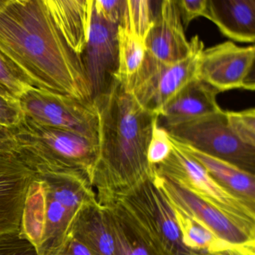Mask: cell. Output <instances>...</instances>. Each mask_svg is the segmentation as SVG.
Wrapping results in <instances>:
<instances>
[{
	"instance_id": "cell-1",
	"label": "cell",
	"mask_w": 255,
	"mask_h": 255,
	"mask_svg": "<svg viewBox=\"0 0 255 255\" xmlns=\"http://www.w3.org/2000/svg\"><path fill=\"white\" fill-rule=\"evenodd\" d=\"M0 58L33 90L94 103L81 56L64 39L45 0H7L0 9Z\"/></svg>"
},
{
	"instance_id": "cell-2",
	"label": "cell",
	"mask_w": 255,
	"mask_h": 255,
	"mask_svg": "<svg viewBox=\"0 0 255 255\" xmlns=\"http://www.w3.org/2000/svg\"><path fill=\"white\" fill-rule=\"evenodd\" d=\"M94 103L99 116V153L92 187L98 202L105 205L154 176L147 150L159 116L141 107L116 78Z\"/></svg>"
},
{
	"instance_id": "cell-3",
	"label": "cell",
	"mask_w": 255,
	"mask_h": 255,
	"mask_svg": "<svg viewBox=\"0 0 255 255\" xmlns=\"http://www.w3.org/2000/svg\"><path fill=\"white\" fill-rule=\"evenodd\" d=\"M95 199L92 184L85 179L35 173L26 193L19 232L38 255H47L65 238L80 207Z\"/></svg>"
},
{
	"instance_id": "cell-4",
	"label": "cell",
	"mask_w": 255,
	"mask_h": 255,
	"mask_svg": "<svg viewBox=\"0 0 255 255\" xmlns=\"http://www.w3.org/2000/svg\"><path fill=\"white\" fill-rule=\"evenodd\" d=\"M20 156L35 173L77 176L89 181L98 161L99 144L77 132L43 125L23 116L8 129Z\"/></svg>"
},
{
	"instance_id": "cell-5",
	"label": "cell",
	"mask_w": 255,
	"mask_h": 255,
	"mask_svg": "<svg viewBox=\"0 0 255 255\" xmlns=\"http://www.w3.org/2000/svg\"><path fill=\"white\" fill-rule=\"evenodd\" d=\"M190 44L189 56L177 63H163L146 53L136 74L121 81L141 107L159 116L168 101L196 78L198 59L204 46L198 35L191 39Z\"/></svg>"
},
{
	"instance_id": "cell-6",
	"label": "cell",
	"mask_w": 255,
	"mask_h": 255,
	"mask_svg": "<svg viewBox=\"0 0 255 255\" xmlns=\"http://www.w3.org/2000/svg\"><path fill=\"white\" fill-rule=\"evenodd\" d=\"M162 128L175 141L255 175V147L232 133L224 110Z\"/></svg>"
},
{
	"instance_id": "cell-7",
	"label": "cell",
	"mask_w": 255,
	"mask_h": 255,
	"mask_svg": "<svg viewBox=\"0 0 255 255\" xmlns=\"http://www.w3.org/2000/svg\"><path fill=\"white\" fill-rule=\"evenodd\" d=\"M171 143V153L155 166L156 171L171 177L255 235V208L223 189L202 165Z\"/></svg>"
},
{
	"instance_id": "cell-8",
	"label": "cell",
	"mask_w": 255,
	"mask_h": 255,
	"mask_svg": "<svg viewBox=\"0 0 255 255\" xmlns=\"http://www.w3.org/2000/svg\"><path fill=\"white\" fill-rule=\"evenodd\" d=\"M153 177L118 200L135 216L164 255H205L192 252L183 244L174 210Z\"/></svg>"
},
{
	"instance_id": "cell-9",
	"label": "cell",
	"mask_w": 255,
	"mask_h": 255,
	"mask_svg": "<svg viewBox=\"0 0 255 255\" xmlns=\"http://www.w3.org/2000/svg\"><path fill=\"white\" fill-rule=\"evenodd\" d=\"M25 116L43 125L77 132L99 144V116L95 103L32 90L19 98Z\"/></svg>"
},
{
	"instance_id": "cell-10",
	"label": "cell",
	"mask_w": 255,
	"mask_h": 255,
	"mask_svg": "<svg viewBox=\"0 0 255 255\" xmlns=\"http://www.w3.org/2000/svg\"><path fill=\"white\" fill-rule=\"evenodd\" d=\"M255 47H239L231 41L203 50L197 65L196 78L220 92L255 89Z\"/></svg>"
},
{
	"instance_id": "cell-11",
	"label": "cell",
	"mask_w": 255,
	"mask_h": 255,
	"mask_svg": "<svg viewBox=\"0 0 255 255\" xmlns=\"http://www.w3.org/2000/svg\"><path fill=\"white\" fill-rule=\"evenodd\" d=\"M153 180L171 207L198 221L219 238L235 246H255V235L171 177L157 172L156 168Z\"/></svg>"
},
{
	"instance_id": "cell-12",
	"label": "cell",
	"mask_w": 255,
	"mask_h": 255,
	"mask_svg": "<svg viewBox=\"0 0 255 255\" xmlns=\"http://www.w3.org/2000/svg\"><path fill=\"white\" fill-rule=\"evenodd\" d=\"M119 25L104 18L92 3L89 38L81 59L95 101L111 87L119 68Z\"/></svg>"
},
{
	"instance_id": "cell-13",
	"label": "cell",
	"mask_w": 255,
	"mask_h": 255,
	"mask_svg": "<svg viewBox=\"0 0 255 255\" xmlns=\"http://www.w3.org/2000/svg\"><path fill=\"white\" fill-rule=\"evenodd\" d=\"M35 175L14 138L0 141V234L20 231L26 193Z\"/></svg>"
},
{
	"instance_id": "cell-14",
	"label": "cell",
	"mask_w": 255,
	"mask_h": 255,
	"mask_svg": "<svg viewBox=\"0 0 255 255\" xmlns=\"http://www.w3.org/2000/svg\"><path fill=\"white\" fill-rule=\"evenodd\" d=\"M144 44L146 53L163 63H177L189 56L190 41L185 35L177 0L160 2Z\"/></svg>"
},
{
	"instance_id": "cell-15",
	"label": "cell",
	"mask_w": 255,
	"mask_h": 255,
	"mask_svg": "<svg viewBox=\"0 0 255 255\" xmlns=\"http://www.w3.org/2000/svg\"><path fill=\"white\" fill-rule=\"evenodd\" d=\"M219 93L202 80L193 79L164 106L158 119L162 125L159 126H173L221 111L216 101Z\"/></svg>"
},
{
	"instance_id": "cell-16",
	"label": "cell",
	"mask_w": 255,
	"mask_h": 255,
	"mask_svg": "<svg viewBox=\"0 0 255 255\" xmlns=\"http://www.w3.org/2000/svg\"><path fill=\"white\" fill-rule=\"evenodd\" d=\"M68 231L83 243L92 255H117L108 213L97 199L85 203L80 207Z\"/></svg>"
},
{
	"instance_id": "cell-17",
	"label": "cell",
	"mask_w": 255,
	"mask_h": 255,
	"mask_svg": "<svg viewBox=\"0 0 255 255\" xmlns=\"http://www.w3.org/2000/svg\"><path fill=\"white\" fill-rule=\"evenodd\" d=\"M206 18L233 41L255 42V0H207Z\"/></svg>"
},
{
	"instance_id": "cell-18",
	"label": "cell",
	"mask_w": 255,
	"mask_h": 255,
	"mask_svg": "<svg viewBox=\"0 0 255 255\" xmlns=\"http://www.w3.org/2000/svg\"><path fill=\"white\" fill-rule=\"evenodd\" d=\"M169 138L174 145L202 165L213 180L223 189L255 208V175L229 162L178 142L170 136Z\"/></svg>"
},
{
	"instance_id": "cell-19",
	"label": "cell",
	"mask_w": 255,
	"mask_h": 255,
	"mask_svg": "<svg viewBox=\"0 0 255 255\" xmlns=\"http://www.w3.org/2000/svg\"><path fill=\"white\" fill-rule=\"evenodd\" d=\"M102 206L110 217L117 255H165L122 201Z\"/></svg>"
},
{
	"instance_id": "cell-20",
	"label": "cell",
	"mask_w": 255,
	"mask_h": 255,
	"mask_svg": "<svg viewBox=\"0 0 255 255\" xmlns=\"http://www.w3.org/2000/svg\"><path fill=\"white\" fill-rule=\"evenodd\" d=\"M64 39L81 56L89 38L92 0H45Z\"/></svg>"
},
{
	"instance_id": "cell-21",
	"label": "cell",
	"mask_w": 255,
	"mask_h": 255,
	"mask_svg": "<svg viewBox=\"0 0 255 255\" xmlns=\"http://www.w3.org/2000/svg\"><path fill=\"white\" fill-rule=\"evenodd\" d=\"M172 208L183 244L189 250L205 255H229L234 249L241 246L222 240L198 221L174 207Z\"/></svg>"
},
{
	"instance_id": "cell-22",
	"label": "cell",
	"mask_w": 255,
	"mask_h": 255,
	"mask_svg": "<svg viewBox=\"0 0 255 255\" xmlns=\"http://www.w3.org/2000/svg\"><path fill=\"white\" fill-rule=\"evenodd\" d=\"M119 68L116 78L124 82L136 74L146 55L143 41L125 30L122 26L118 29Z\"/></svg>"
},
{
	"instance_id": "cell-23",
	"label": "cell",
	"mask_w": 255,
	"mask_h": 255,
	"mask_svg": "<svg viewBox=\"0 0 255 255\" xmlns=\"http://www.w3.org/2000/svg\"><path fill=\"white\" fill-rule=\"evenodd\" d=\"M153 4L150 0H126L119 26L144 42L156 14Z\"/></svg>"
},
{
	"instance_id": "cell-24",
	"label": "cell",
	"mask_w": 255,
	"mask_h": 255,
	"mask_svg": "<svg viewBox=\"0 0 255 255\" xmlns=\"http://www.w3.org/2000/svg\"><path fill=\"white\" fill-rule=\"evenodd\" d=\"M227 123L232 133L243 144L255 147V110L225 111Z\"/></svg>"
},
{
	"instance_id": "cell-25",
	"label": "cell",
	"mask_w": 255,
	"mask_h": 255,
	"mask_svg": "<svg viewBox=\"0 0 255 255\" xmlns=\"http://www.w3.org/2000/svg\"><path fill=\"white\" fill-rule=\"evenodd\" d=\"M172 150L171 141L166 131L157 123L153 128L147 150V160L153 166H156L165 160Z\"/></svg>"
},
{
	"instance_id": "cell-26",
	"label": "cell",
	"mask_w": 255,
	"mask_h": 255,
	"mask_svg": "<svg viewBox=\"0 0 255 255\" xmlns=\"http://www.w3.org/2000/svg\"><path fill=\"white\" fill-rule=\"evenodd\" d=\"M0 255H38L33 245L20 232L0 234Z\"/></svg>"
},
{
	"instance_id": "cell-27",
	"label": "cell",
	"mask_w": 255,
	"mask_h": 255,
	"mask_svg": "<svg viewBox=\"0 0 255 255\" xmlns=\"http://www.w3.org/2000/svg\"><path fill=\"white\" fill-rule=\"evenodd\" d=\"M23 111L18 100H11L0 95V125L11 129L23 118Z\"/></svg>"
},
{
	"instance_id": "cell-28",
	"label": "cell",
	"mask_w": 255,
	"mask_h": 255,
	"mask_svg": "<svg viewBox=\"0 0 255 255\" xmlns=\"http://www.w3.org/2000/svg\"><path fill=\"white\" fill-rule=\"evenodd\" d=\"M0 85L14 98H19L32 89L25 85L0 58Z\"/></svg>"
},
{
	"instance_id": "cell-29",
	"label": "cell",
	"mask_w": 255,
	"mask_h": 255,
	"mask_svg": "<svg viewBox=\"0 0 255 255\" xmlns=\"http://www.w3.org/2000/svg\"><path fill=\"white\" fill-rule=\"evenodd\" d=\"M177 2L185 29L194 19L207 17V0H180Z\"/></svg>"
},
{
	"instance_id": "cell-30",
	"label": "cell",
	"mask_w": 255,
	"mask_h": 255,
	"mask_svg": "<svg viewBox=\"0 0 255 255\" xmlns=\"http://www.w3.org/2000/svg\"><path fill=\"white\" fill-rule=\"evenodd\" d=\"M126 0H96L93 1L97 11L109 21L120 26L123 18Z\"/></svg>"
},
{
	"instance_id": "cell-31",
	"label": "cell",
	"mask_w": 255,
	"mask_h": 255,
	"mask_svg": "<svg viewBox=\"0 0 255 255\" xmlns=\"http://www.w3.org/2000/svg\"><path fill=\"white\" fill-rule=\"evenodd\" d=\"M47 255H92L90 251L68 231L62 241Z\"/></svg>"
},
{
	"instance_id": "cell-32",
	"label": "cell",
	"mask_w": 255,
	"mask_h": 255,
	"mask_svg": "<svg viewBox=\"0 0 255 255\" xmlns=\"http://www.w3.org/2000/svg\"><path fill=\"white\" fill-rule=\"evenodd\" d=\"M10 137H11V133L9 129L5 131H0V141L7 139Z\"/></svg>"
},
{
	"instance_id": "cell-33",
	"label": "cell",
	"mask_w": 255,
	"mask_h": 255,
	"mask_svg": "<svg viewBox=\"0 0 255 255\" xmlns=\"http://www.w3.org/2000/svg\"><path fill=\"white\" fill-rule=\"evenodd\" d=\"M7 2V0H4V1H2V0H0V9L2 8V7L4 6V5H5V3Z\"/></svg>"
},
{
	"instance_id": "cell-34",
	"label": "cell",
	"mask_w": 255,
	"mask_h": 255,
	"mask_svg": "<svg viewBox=\"0 0 255 255\" xmlns=\"http://www.w3.org/2000/svg\"><path fill=\"white\" fill-rule=\"evenodd\" d=\"M8 129H6V128H3V127L1 126L0 125V131H5L8 130Z\"/></svg>"
}]
</instances>
